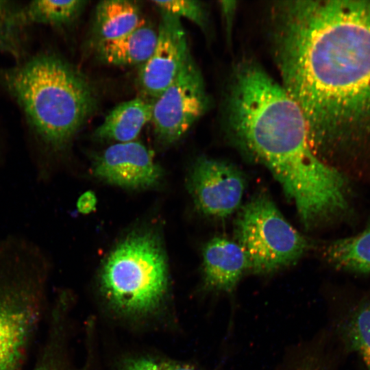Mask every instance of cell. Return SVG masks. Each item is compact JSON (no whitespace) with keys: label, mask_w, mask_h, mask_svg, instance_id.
Wrapping results in <instances>:
<instances>
[{"label":"cell","mask_w":370,"mask_h":370,"mask_svg":"<svg viewBox=\"0 0 370 370\" xmlns=\"http://www.w3.org/2000/svg\"><path fill=\"white\" fill-rule=\"evenodd\" d=\"M271 41L314 153L370 183V1H278Z\"/></svg>","instance_id":"6da1fadb"},{"label":"cell","mask_w":370,"mask_h":370,"mask_svg":"<svg viewBox=\"0 0 370 370\" xmlns=\"http://www.w3.org/2000/svg\"><path fill=\"white\" fill-rule=\"evenodd\" d=\"M227 115L236 143L270 171L305 227L349 213V180L314 153L301 108L256 62L245 60L236 66Z\"/></svg>","instance_id":"7a4b0ae2"},{"label":"cell","mask_w":370,"mask_h":370,"mask_svg":"<svg viewBox=\"0 0 370 370\" xmlns=\"http://www.w3.org/2000/svg\"><path fill=\"white\" fill-rule=\"evenodd\" d=\"M1 78L35 135L55 151L69 144L97 106L87 78L53 53L35 55Z\"/></svg>","instance_id":"3957f363"},{"label":"cell","mask_w":370,"mask_h":370,"mask_svg":"<svg viewBox=\"0 0 370 370\" xmlns=\"http://www.w3.org/2000/svg\"><path fill=\"white\" fill-rule=\"evenodd\" d=\"M169 286L166 259L158 238L137 232L120 242L104 260L99 274L101 293L116 312L130 317L159 309Z\"/></svg>","instance_id":"277c9868"},{"label":"cell","mask_w":370,"mask_h":370,"mask_svg":"<svg viewBox=\"0 0 370 370\" xmlns=\"http://www.w3.org/2000/svg\"><path fill=\"white\" fill-rule=\"evenodd\" d=\"M235 225L236 242L246 255L248 270L255 273L267 274L290 266L309 247L307 239L262 193L242 208Z\"/></svg>","instance_id":"5b68a950"},{"label":"cell","mask_w":370,"mask_h":370,"mask_svg":"<svg viewBox=\"0 0 370 370\" xmlns=\"http://www.w3.org/2000/svg\"><path fill=\"white\" fill-rule=\"evenodd\" d=\"M27 263L0 260V370H16L40 312L44 281Z\"/></svg>","instance_id":"8992f818"},{"label":"cell","mask_w":370,"mask_h":370,"mask_svg":"<svg viewBox=\"0 0 370 370\" xmlns=\"http://www.w3.org/2000/svg\"><path fill=\"white\" fill-rule=\"evenodd\" d=\"M203 77L191 57L172 83L153 101L156 137L163 144L180 140L207 110Z\"/></svg>","instance_id":"52a82bcc"},{"label":"cell","mask_w":370,"mask_h":370,"mask_svg":"<svg viewBox=\"0 0 370 370\" xmlns=\"http://www.w3.org/2000/svg\"><path fill=\"white\" fill-rule=\"evenodd\" d=\"M188 187L202 213L214 218H225L239 207L245 180L235 166L202 157L192 167Z\"/></svg>","instance_id":"ba28073f"},{"label":"cell","mask_w":370,"mask_h":370,"mask_svg":"<svg viewBox=\"0 0 370 370\" xmlns=\"http://www.w3.org/2000/svg\"><path fill=\"white\" fill-rule=\"evenodd\" d=\"M160 12L156 46L138 74V84L144 97L153 101L172 83L192 57L180 18Z\"/></svg>","instance_id":"9c48e42d"},{"label":"cell","mask_w":370,"mask_h":370,"mask_svg":"<svg viewBox=\"0 0 370 370\" xmlns=\"http://www.w3.org/2000/svg\"><path fill=\"white\" fill-rule=\"evenodd\" d=\"M92 170L101 180L131 189L153 186L161 177L152 152L137 141L109 146L94 160Z\"/></svg>","instance_id":"30bf717a"},{"label":"cell","mask_w":370,"mask_h":370,"mask_svg":"<svg viewBox=\"0 0 370 370\" xmlns=\"http://www.w3.org/2000/svg\"><path fill=\"white\" fill-rule=\"evenodd\" d=\"M247 270L246 255L236 241L217 236L205 245L203 280L206 290L231 293Z\"/></svg>","instance_id":"8fae6325"},{"label":"cell","mask_w":370,"mask_h":370,"mask_svg":"<svg viewBox=\"0 0 370 370\" xmlns=\"http://www.w3.org/2000/svg\"><path fill=\"white\" fill-rule=\"evenodd\" d=\"M335 333L344 351L355 352L370 370V291L345 303L335 322Z\"/></svg>","instance_id":"7c38bea8"},{"label":"cell","mask_w":370,"mask_h":370,"mask_svg":"<svg viewBox=\"0 0 370 370\" xmlns=\"http://www.w3.org/2000/svg\"><path fill=\"white\" fill-rule=\"evenodd\" d=\"M152 106L153 101L143 97L119 103L95 130V136L116 143L134 141L143 127L151 121Z\"/></svg>","instance_id":"4fadbf2b"},{"label":"cell","mask_w":370,"mask_h":370,"mask_svg":"<svg viewBox=\"0 0 370 370\" xmlns=\"http://www.w3.org/2000/svg\"><path fill=\"white\" fill-rule=\"evenodd\" d=\"M156 40L157 32L144 22L120 38L97 45V54L110 65H142L151 56Z\"/></svg>","instance_id":"5bb4252c"},{"label":"cell","mask_w":370,"mask_h":370,"mask_svg":"<svg viewBox=\"0 0 370 370\" xmlns=\"http://www.w3.org/2000/svg\"><path fill=\"white\" fill-rule=\"evenodd\" d=\"M144 20L139 5L128 0H106L95 9L93 36L96 45L120 38L140 26Z\"/></svg>","instance_id":"9a60e30c"},{"label":"cell","mask_w":370,"mask_h":370,"mask_svg":"<svg viewBox=\"0 0 370 370\" xmlns=\"http://www.w3.org/2000/svg\"><path fill=\"white\" fill-rule=\"evenodd\" d=\"M324 258L341 271L365 274L370 273V225L355 236L330 243L323 251Z\"/></svg>","instance_id":"2e32d148"},{"label":"cell","mask_w":370,"mask_h":370,"mask_svg":"<svg viewBox=\"0 0 370 370\" xmlns=\"http://www.w3.org/2000/svg\"><path fill=\"white\" fill-rule=\"evenodd\" d=\"M86 3L81 0L32 1L20 7L19 16L24 27L32 24L62 27L73 22Z\"/></svg>","instance_id":"e0dca14e"},{"label":"cell","mask_w":370,"mask_h":370,"mask_svg":"<svg viewBox=\"0 0 370 370\" xmlns=\"http://www.w3.org/2000/svg\"><path fill=\"white\" fill-rule=\"evenodd\" d=\"M20 7L0 1V52L18 56L21 32L24 27L19 16Z\"/></svg>","instance_id":"ac0fdd59"},{"label":"cell","mask_w":370,"mask_h":370,"mask_svg":"<svg viewBox=\"0 0 370 370\" xmlns=\"http://www.w3.org/2000/svg\"><path fill=\"white\" fill-rule=\"evenodd\" d=\"M160 11L169 13L179 18H185L201 27L206 23V13L199 1L188 0L153 1Z\"/></svg>","instance_id":"d6986e66"},{"label":"cell","mask_w":370,"mask_h":370,"mask_svg":"<svg viewBox=\"0 0 370 370\" xmlns=\"http://www.w3.org/2000/svg\"><path fill=\"white\" fill-rule=\"evenodd\" d=\"M122 370H199L187 364L138 357L127 360Z\"/></svg>","instance_id":"ffe728a7"},{"label":"cell","mask_w":370,"mask_h":370,"mask_svg":"<svg viewBox=\"0 0 370 370\" xmlns=\"http://www.w3.org/2000/svg\"><path fill=\"white\" fill-rule=\"evenodd\" d=\"M293 370H332L329 360L323 354L310 352L297 363Z\"/></svg>","instance_id":"44dd1931"},{"label":"cell","mask_w":370,"mask_h":370,"mask_svg":"<svg viewBox=\"0 0 370 370\" xmlns=\"http://www.w3.org/2000/svg\"><path fill=\"white\" fill-rule=\"evenodd\" d=\"M49 349L45 353L42 359L33 370H64L55 352Z\"/></svg>","instance_id":"7402d4cb"},{"label":"cell","mask_w":370,"mask_h":370,"mask_svg":"<svg viewBox=\"0 0 370 370\" xmlns=\"http://www.w3.org/2000/svg\"><path fill=\"white\" fill-rule=\"evenodd\" d=\"M97 204V198L95 193L92 191L84 193L78 199L77 207L82 214H88L92 212Z\"/></svg>","instance_id":"603a6c76"},{"label":"cell","mask_w":370,"mask_h":370,"mask_svg":"<svg viewBox=\"0 0 370 370\" xmlns=\"http://www.w3.org/2000/svg\"><path fill=\"white\" fill-rule=\"evenodd\" d=\"M221 8L225 18L227 34L230 32L232 22L236 9L235 1H222Z\"/></svg>","instance_id":"cb8c5ba5"}]
</instances>
